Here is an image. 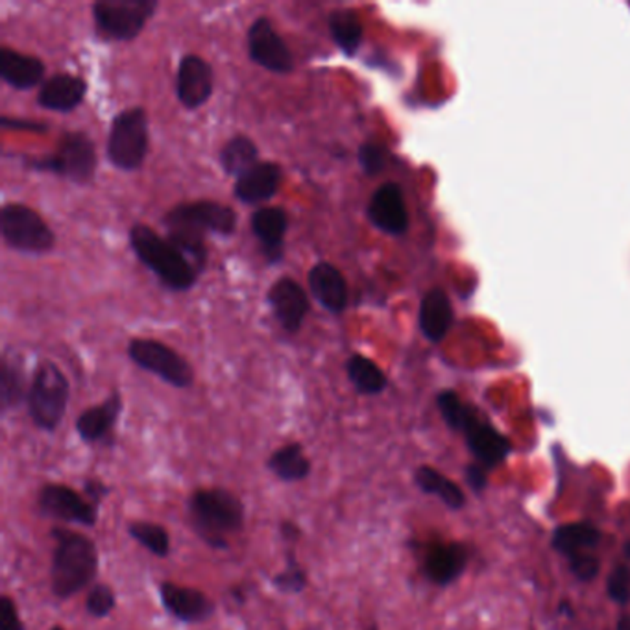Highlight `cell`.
Here are the masks:
<instances>
[{
	"mask_svg": "<svg viewBox=\"0 0 630 630\" xmlns=\"http://www.w3.org/2000/svg\"><path fill=\"white\" fill-rule=\"evenodd\" d=\"M616 630H630V618H621Z\"/></svg>",
	"mask_w": 630,
	"mask_h": 630,
	"instance_id": "cell-45",
	"label": "cell"
},
{
	"mask_svg": "<svg viewBox=\"0 0 630 630\" xmlns=\"http://www.w3.org/2000/svg\"><path fill=\"white\" fill-rule=\"evenodd\" d=\"M121 412V392H113L108 400L102 401L99 406L91 407V409L83 411L78 417L77 433L88 444L100 442V440H104L111 433V429L116 428Z\"/></svg>",
	"mask_w": 630,
	"mask_h": 630,
	"instance_id": "cell-24",
	"label": "cell"
},
{
	"mask_svg": "<svg viewBox=\"0 0 630 630\" xmlns=\"http://www.w3.org/2000/svg\"><path fill=\"white\" fill-rule=\"evenodd\" d=\"M267 468L274 473L280 481H303L311 473V461H309L300 442L281 446L267 461Z\"/></svg>",
	"mask_w": 630,
	"mask_h": 630,
	"instance_id": "cell-28",
	"label": "cell"
},
{
	"mask_svg": "<svg viewBox=\"0 0 630 630\" xmlns=\"http://www.w3.org/2000/svg\"><path fill=\"white\" fill-rule=\"evenodd\" d=\"M599 560L596 554H582L577 559L570 560V568L576 573L577 579L581 581H592L593 577L598 576Z\"/></svg>",
	"mask_w": 630,
	"mask_h": 630,
	"instance_id": "cell-39",
	"label": "cell"
},
{
	"mask_svg": "<svg viewBox=\"0 0 630 630\" xmlns=\"http://www.w3.org/2000/svg\"><path fill=\"white\" fill-rule=\"evenodd\" d=\"M328 27L334 44L339 47L342 54L356 56L361 49L362 36H364V28H362L361 17L356 10L351 8H334L328 17Z\"/></svg>",
	"mask_w": 630,
	"mask_h": 630,
	"instance_id": "cell-27",
	"label": "cell"
},
{
	"mask_svg": "<svg viewBox=\"0 0 630 630\" xmlns=\"http://www.w3.org/2000/svg\"><path fill=\"white\" fill-rule=\"evenodd\" d=\"M149 117L141 106L117 113L108 138V158L116 169L132 172L149 154Z\"/></svg>",
	"mask_w": 630,
	"mask_h": 630,
	"instance_id": "cell-6",
	"label": "cell"
},
{
	"mask_svg": "<svg viewBox=\"0 0 630 630\" xmlns=\"http://www.w3.org/2000/svg\"><path fill=\"white\" fill-rule=\"evenodd\" d=\"M128 534L136 540V542L141 543L144 549H149L150 553H154L156 557H161L164 559L170 551V537L167 529L159 523H152V521H132L128 526Z\"/></svg>",
	"mask_w": 630,
	"mask_h": 630,
	"instance_id": "cell-32",
	"label": "cell"
},
{
	"mask_svg": "<svg viewBox=\"0 0 630 630\" xmlns=\"http://www.w3.org/2000/svg\"><path fill=\"white\" fill-rule=\"evenodd\" d=\"M2 128H11V130H28V132L43 133L49 130L43 122L21 121V119H11V117H2Z\"/></svg>",
	"mask_w": 630,
	"mask_h": 630,
	"instance_id": "cell-41",
	"label": "cell"
},
{
	"mask_svg": "<svg viewBox=\"0 0 630 630\" xmlns=\"http://www.w3.org/2000/svg\"><path fill=\"white\" fill-rule=\"evenodd\" d=\"M248 56L256 66L274 74L294 71V56L269 17L261 16L248 28Z\"/></svg>",
	"mask_w": 630,
	"mask_h": 630,
	"instance_id": "cell-11",
	"label": "cell"
},
{
	"mask_svg": "<svg viewBox=\"0 0 630 630\" xmlns=\"http://www.w3.org/2000/svg\"><path fill=\"white\" fill-rule=\"evenodd\" d=\"M357 159H359L362 172L372 178V176L381 174L387 167V150H384L383 144L367 141L359 147Z\"/></svg>",
	"mask_w": 630,
	"mask_h": 630,
	"instance_id": "cell-37",
	"label": "cell"
},
{
	"mask_svg": "<svg viewBox=\"0 0 630 630\" xmlns=\"http://www.w3.org/2000/svg\"><path fill=\"white\" fill-rule=\"evenodd\" d=\"M253 236L258 237L259 247L270 264L280 263L283 259L289 217L283 208H259L250 217Z\"/></svg>",
	"mask_w": 630,
	"mask_h": 630,
	"instance_id": "cell-17",
	"label": "cell"
},
{
	"mask_svg": "<svg viewBox=\"0 0 630 630\" xmlns=\"http://www.w3.org/2000/svg\"><path fill=\"white\" fill-rule=\"evenodd\" d=\"M462 433L467 437L468 448L482 467H498L509 457L510 442L507 437L499 433L490 423L482 422L481 418L477 417V412Z\"/></svg>",
	"mask_w": 630,
	"mask_h": 630,
	"instance_id": "cell-21",
	"label": "cell"
},
{
	"mask_svg": "<svg viewBox=\"0 0 630 630\" xmlns=\"http://www.w3.org/2000/svg\"><path fill=\"white\" fill-rule=\"evenodd\" d=\"M0 630H24L16 603L8 596L0 599Z\"/></svg>",
	"mask_w": 630,
	"mask_h": 630,
	"instance_id": "cell-40",
	"label": "cell"
},
{
	"mask_svg": "<svg viewBox=\"0 0 630 630\" xmlns=\"http://www.w3.org/2000/svg\"><path fill=\"white\" fill-rule=\"evenodd\" d=\"M169 231H187L202 237L203 233L230 237L237 230V213L230 206L213 200H194L180 203L164 214Z\"/></svg>",
	"mask_w": 630,
	"mask_h": 630,
	"instance_id": "cell-9",
	"label": "cell"
},
{
	"mask_svg": "<svg viewBox=\"0 0 630 630\" xmlns=\"http://www.w3.org/2000/svg\"><path fill=\"white\" fill-rule=\"evenodd\" d=\"M39 509L43 514L67 523L93 527L99 520L97 504L66 484H44L39 492Z\"/></svg>",
	"mask_w": 630,
	"mask_h": 630,
	"instance_id": "cell-12",
	"label": "cell"
},
{
	"mask_svg": "<svg viewBox=\"0 0 630 630\" xmlns=\"http://www.w3.org/2000/svg\"><path fill=\"white\" fill-rule=\"evenodd\" d=\"M420 331L429 342H442L446 334L450 333L451 323H453V308H451L450 298L442 289H433L423 297L420 303Z\"/></svg>",
	"mask_w": 630,
	"mask_h": 630,
	"instance_id": "cell-25",
	"label": "cell"
},
{
	"mask_svg": "<svg viewBox=\"0 0 630 630\" xmlns=\"http://www.w3.org/2000/svg\"><path fill=\"white\" fill-rule=\"evenodd\" d=\"M130 247L139 261L152 270L161 286L170 291H189L197 283L198 270L189 263V259L169 237L159 236L150 226H132Z\"/></svg>",
	"mask_w": 630,
	"mask_h": 630,
	"instance_id": "cell-3",
	"label": "cell"
},
{
	"mask_svg": "<svg viewBox=\"0 0 630 630\" xmlns=\"http://www.w3.org/2000/svg\"><path fill=\"white\" fill-rule=\"evenodd\" d=\"M467 562V549L461 543H434L423 559V573L429 581L446 587L461 576Z\"/></svg>",
	"mask_w": 630,
	"mask_h": 630,
	"instance_id": "cell-22",
	"label": "cell"
},
{
	"mask_svg": "<svg viewBox=\"0 0 630 630\" xmlns=\"http://www.w3.org/2000/svg\"><path fill=\"white\" fill-rule=\"evenodd\" d=\"M437 406H439L446 423H448L451 429H456V431H464L468 422L476 417V411H473L472 407L462 403L461 398H459L453 390L440 392L439 398H437Z\"/></svg>",
	"mask_w": 630,
	"mask_h": 630,
	"instance_id": "cell-34",
	"label": "cell"
},
{
	"mask_svg": "<svg viewBox=\"0 0 630 630\" xmlns=\"http://www.w3.org/2000/svg\"><path fill=\"white\" fill-rule=\"evenodd\" d=\"M187 509L198 537L214 549H228V534L241 531L244 523V504L226 488H200Z\"/></svg>",
	"mask_w": 630,
	"mask_h": 630,
	"instance_id": "cell-2",
	"label": "cell"
},
{
	"mask_svg": "<svg viewBox=\"0 0 630 630\" xmlns=\"http://www.w3.org/2000/svg\"><path fill=\"white\" fill-rule=\"evenodd\" d=\"M274 587L283 593H300L308 588V573L303 571L294 554H287L286 568L272 579Z\"/></svg>",
	"mask_w": 630,
	"mask_h": 630,
	"instance_id": "cell-35",
	"label": "cell"
},
{
	"mask_svg": "<svg viewBox=\"0 0 630 630\" xmlns=\"http://www.w3.org/2000/svg\"><path fill=\"white\" fill-rule=\"evenodd\" d=\"M267 300L281 328L289 333H298L311 309L306 289L297 280L283 276L270 287Z\"/></svg>",
	"mask_w": 630,
	"mask_h": 630,
	"instance_id": "cell-14",
	"label": "cell"
},
{
	"mask_svg": "<svg viewBox=\"0 0 630 630\" xmlns=\"http://www.w3.org/2000/svg\"><path fill=\"white\" fill-rule=\"evenodd\" d=\"M158 8V0H99L91 6L94 27L113 41L138 38Z\"/></svg>",
	"mask_w": 630,
	"mask_h": 630,
	"instance_id": "cell-8",
	"label": "cell"
},
{
	"mask_svg": "<svg viewBox=\"0 0 630 630\" xmlns=\"http://www.w3.org/2000/svg\"><path fill=\"white\" fill-rule=\"evenodd\" d=\"M607 590L612 601L620 604H627L630 601V568L629 566L621 564L612 570L610 573L609 582H607Z\"/></svg>",
	"mask_w": 630,
	"mask_h": 630,
	"instance_id": "cell-38",
	"label": "cell"
},
{
	"mask_svg": "<svg viewBox=\"0 0 630 630\" xmlns=\"http://www.w3.org/2000/svg\"><path fill=\"white\" fill-rule=\"evenodd\" d=\"M414 481H417L418 488H420L422 492L437 496V498L442 499L450 509L459 510L464 507L467 499H464V493H462L459 484H456V482L442 476V473L437 472L434 468H418L417 473H414Z\"/></svg>",
	"mask_w": 630,
	"mask_h": 630,
	"instance_id": "cell-31",
	"label": "cell"
},
{
	"mask_svg": "<svg viewBox=\"0 0 630 630\" xmlns=\"http://www.w3.org/2000/svg\"><path fill=\"white\" fill-rule=\"evenodd\" d=\"M50 630H66V629H63V627L56 626V627H52V629H50Z\"/></svg>",
	"mask_w": 630,
	"mask_h": 630,
	"instance_id": "cell-46",
	"label": "cell"
},
{
	"mask_svg": "<svg viewBox=\"0 0 630 630\" xmlns=\"http://www.w3.org/2000/svg\"><path fill=\"white\" fill-rule=\"evenodd\" d=\"M309 289L320 306L331 314H342L348 308V283L334 264L320 261L309 270Z\"/></svg>",
	"mask_w": 630,
	"mask_h": 630,
	"instance_id": "cell-18",
	"label": "cell"
},
{
	"mask_svg": "<svg viewBox=\"0 0 630 630\" xmlns=\"http://www.w3.org/2000/svg\"><path fill=\"white\" fill-rule=\"evenodd\" d=\"M627 551H629V553H630V546H627Z\"/></svg>",
	"mask_w": 630,
	"mask_h": 630,
	"instance_id": "cell-48",
	"label": "cell"
},
{
	"mask_svg": "<svg viewBox=\"0 0 630 630\" xmlns=\"http://www.w3.org/2000/svg\"><path fill=\"white\" fill-rule=\"evenodd\" d=\"M467 479L468 484L476 490V492H481L487 487V468L482 464H472V467L467 468Z\"/></svg>",
	"mask_w": 630,
	"mask_h": 630,
	"instance_id": "cell-42",
	"label": "cell"
},
{
	"mask_svg": "<svg viewBox=\"0 0 630 630\" xmlns=\"http://www.w3.org/2000/svg\"><path fill=\"white\" fill-rule=\"evenodd\" d=\"M213 94V67L202 56L186 54L176 72V97L187 110H198Z\"/></svg>",
	"mask_w": 630,
	"mask_h": 630,
	"instance_id": "cell-13",
	"label": "cell"
},
{
	"mask_svg": "<svg viewBox=\"0 0 630 630\" xmlns=\"http://www.w3.org/2000/svg\"><path fill=\"white\" fill-rule=\"evenodd\" d=\"M159 598L164 610L183 623H202L214 614V603L197 588L180 587L174 582L159 584Z\"/></svg>",
	"mask_w": 630,
	"mask_h": 630,
	"instance_id": "cell-16",
	"label": "cell"
},
{
	"mask_svg": "<svg viewBox=\"0 0 630 630\" xmlns=\"http://www.w3.org/2000/svg\"><path fill=\"white\" fill-rule=\"evenodd\" d=\"M281 537L286 538L287 542H297L300 538V527L292 521H283L280 527Z\"/></svg>",
	"mask_w": 630,
	"mask_h": 630,
	"instance_id": "cell-44",
	"label": "cell"
},
{
	"mask_svg": "<svg viewBox=\"0 0 630 630\" xmlns=\"http://www.w3.org/2000/svg\"><path fill=\"white\" fill-rule=\"evenodd\" d=\"M52 538V592L58 599H69L93 582L99 571V551L93 540L71 529L56 527Z\"/></svg>",
	"mask_w": 630,
	"mask_h": 630,
	"instance_id": "cell-1",
	"label": "cell"
},
{
	"mask_svg": "<svg viewBox=\"0 0 630 630\" xmlns=\"http://www.w3.org/2000/svg\"><path fill=\"white\" fill-rule=\"evenodd\" d=\"M24 398H28L27 384L21 368L16 362H10L4 357L2 368H0V401L2 409L8 411L11 407H17Z\"/></svg>",
	"mask_w": 630,
	"mask_h": 630,
	"instance_id": "cell-33",
	"label": "cell"
},
{
	"mask_svg": "<svg viewBox=\"0 0 630 630\" xmlns=\"http://www.w3.org/2000/svg\"><path fill=\"white\" fill-rule=\"evenodd\" d=\"M128 356L139 368L154 373L176 389H189L194 381L191 364L178 351L159 340L132 339L128 344Z\"/></svg>",
	"mask_w": 630,
	"mask_h": 630,
	"instance_id": "cell-10",
	"label": "cell"
},
{
	"mask_svg": "<svg viewBox=\"0 0 630 630\" xmlns=\"http://www.w3.org/2000/svg\"><path fill=\"white\" fill-rule=\"evenodd\" d=\"M368 219L387 236L400 237L409 228L406 198L394 181L378 187L368 203Z\"/></svg>",
	"mask_w": 630,
	"mask_h": 630,
	"instance_id": "cell-15",
	"label": "cell"
},
{
	"mask_svg": "<svg viewBox=\"0 0 630 630\" xmlns=\"http://www.w3.org/2000/svg\"><path fill=\"white\" fill-rule=\"evenodd\" d=\"M259 163L258 144L247 136H236L220 150V167L226 174L233 176L239 180L248 170Z\"/></svg>",
	"mask_w": 630,
	"mask_h": 630,
	"instance_id": "cell-30",
	"label": "cell"
},
{
	"mask_svg": "<svg viewBox=\"0 0 630 630\" xmlns=\"http://www.w3.org/2000/svg\"><path fill=\"white\" fill-rule=\"evenodd\" d=\"M599 542H601V532L588 521L566 523L553 534V548L568 560L577 559L582 554H592Z\"/></svg>",
	"mask_w": 630,
	"mask_h": 630,
	"instance_id": "cell-26",
	"label": "cell"
},
{
	"mask_svg": "<svg viewBox=\"0 0 630 630\" xmlns=\"http://www.w3.org/2000/svg\"><path fill=\"white\" fill-rule=\"evenodd\" d=\"M83 490H86L89 501L97 507H99L100 499L106 498V493L110 492V488L106 487L104 482L97 481V479H88L83 484Z\"/></svg>",
	"mask_w": 630,
	"mask_h": 630,
	"instance_id": "cell-43",
	"label": "cell"
},
{
	"mask_svg": "<svg viewBox=\"0 0 630 630\" xmlns=\"http://www.w3.org/2000/svg\"><path fill=\"white\" fill-rule=\"evenodd\" d=\"M97 164L99 158L93 139L83 132H67L58 141L54 154L24 159L27 169L52 172L77 186H89L94 180Z\"/></svg>",
	"mask_w": 630,
	"mask_h": 630,
	"instance_id": "cell-4",
	"label": "cell"
},
{
	"mask_svg": "<svg viewBox=\"0 0 630 630\" xmlns=\"http://www.w3.org/2000/svg\"><path fill=\"white\" fill-rule=\"evenodd\" d=\"M0 233L6 244L16 252L43 256L56 244L54 231L36 209L24 203H4L0 213Z\"/></svg>",
	"mask_w": 630,
	"mask_h": 630,
	"instance_id": "cell-7",
	"label": "cell"
},
{
	"mask_svg": "<svg viewBox=\"0 0 630 630\" xmlns=\"http://www.w3.org/2000/svg\"><path fill=\"white\" fill-rule=\"evenodd\" d=\"M281 186V167L274 161H259L253 169L248 170L236 180L233 194L237 200L248 206H259L269 202L278 194Z\"/></svg>",
	"mask_w": 630,
	"mask_h": 630,
	"instance_id": "cell-19",
	"label": "cell"
},
{
	"mask_svg": "<svg viewBox=\"0 0 630 630\" xmlns=\"http://www.w3.org/2000/svg\"><path fill=\"white\" fill-rule=\"evenodd\" d=\"M367 630H378V629H376V627H370V629Z\"/></svg>",
	"mask_w": 630,
	"mask_h": 630,
	"instance_id": "cell-47",
	"label": "cell"
},
{
	"mask_svg": "<svg viewBox=\"0 0 630 630\" xmlns=\"http://www.w3.org/2000/svg\"><path fill=\"white\" fill-rule=\"evenodd\" d=\"M69 396L71 384L66 373L52 361L41 362L28 389V414L32 422L43 431H56L66 417Z\"/></svg>",
	"mask_w": 630,
	"mask_h": 630,
	"instance_id": "cell-5",
	"label": "cell"
},
{
	"mask_svg": "<svg viewBox=\"0 0 630 630\" xmlns=\"http://www.w3.org/2000/svg\"><path fill=\"white\" fill-rule=\"evenodd\" d=\"M88 94V82L82 77L58 72L49 80H44L39 89L38 104L44 110L69 113L82 104Z\"/></svg>",
	"mask_w": 630,
	"mask_h": 630,
	"instance_id": "cell-20",
	"label": "cell"
},
{
	"mask_svg": "<svg viewBox=\"0 0 630 630\" xmlns=\"http://www.w3.org/2000/svg\"><path fill=\"white\" fill-rule=\"evenodd\" d=\"M346 372H348L353 389L362 396L381 394L389 384V379L384 376L383 370L372 359H368L361 353H353L348 359Z\"/></svg>",
	"mask_w": 630,
	"mask_h": 630,
	"instance_id": "cell-29",
	"label": "cell"
},
{
	"mask_svg": "<svg viewBox=\"0 0 630 630\" xmlns=\"http://www.w3.org/2000/svg\"><path fill=\"white\" fill-rule=\"evenodd\" d=\"M43 77L44 63L36 56L22 54L10 47L0 49V78L10 88L28 91L43 82Z\"/></svg>",
	"mask_w": 630,
	"mask_h": 630,
	"instance_id": "cell-23",
	"label": "cell"
},
{
	"mask_svg": "<svg viewBox=\"0 0 630 630\" xmlns=\"http://www.w3.org/2000/svg\"><path fill=\"white\" fill-rule=\"evenodd\" d=\"M116 592L108 584H94L86 599V610L93 618H108L116 610Z\"/></svg>",
	"mask_w": 630,
	"mask_h": 630,
	"instance_id": "cell-36",
	"label": "cell"
}]
</instances>
